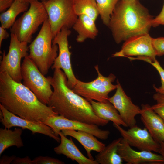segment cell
I'll list each match as a JSON object with an SVG mask.
<instances>
[{
  "mask_svg": "<svg viewBox=\"0 0 164 164\" xmlns=\"http://www.w3.org/2000/svg\"><path fill=\"white\" fill-rule=\"evenodd\" d=\"M53 88L48 106L58 115L68 119L104 126L109 122L98 117L90 102L74 92L67 85V76L61 69H55L48 77Z\"/></svg>",
  "mask_w": 164,
  "mask_h": 164,
  "instance_id": "obj_1",
  "label": "cell"
},
{
  "mask_svg": "<svg viewBox=\"0 0 164 164\" xmlns=\"http://www.w3.org/2000/svg\"><path fill=\"white\" fill-rule=\"evenodd\" d=\"M0 103L14 114L34 122L44 123L50 117L58 115L52 108L42 103L29 89L6 72L0 73Z\"/></svg>",
  "mask_w": 164,
  "mask_h": 164,
  "instance_id": "obj_2",
  "label": "cell"
},
{
  "mask_svg": "<svg viewBox=\"0 0 164 164\" xmlns=\"http://www.w3.org/2000/svg\"><path fill=\"white\" fill-rule=\"evenodd\" d=\"M153 18L138 0H119L108 26L116 43L149 33Z\"/></svg>",
  "mask_w": 164,
  "mask_h": 164,
  "instance_id": "obj_3",
  "label": "cell"
},
{
  "mask_svg": "<svg viewBox=\"0 0 164 164\" xmlns=\"http://www.w3.org/2000/svg\"><path fill=\"white\" fill-rule=\"evenodd\" d=\"M53 37L48 19L46 20L37 36L29 46L28 56L44 76L58 56V46L52 43Z\"/></svg>",
  "mask_w": 164,
  "mask_h": 164,
  "instance_id": "obj_4",
  "label": "cell"
},
{
  "mask_svg": "<svg viewBox=\"0 0 164 164\" xmlns=\"http://www.w3.org/2000/svg\"><path fill=\"white\" fill-rule=\"evenodd\" d=\"M48 17L43 2L38 0L33 1L30 3L29 9L16 20L10 32L20 41L30 43L33 34Z\"/></svg>",
  "mask_w": 164,
  "mask_h": 164,
  "instance_id": "obj_5",
  "label": "cell"
},
{
  "mask_svg": "<svg viewBox=\"0 0 164 164\" xmlns=\"http://www.w3.org/2000/svg\"><path fill=\"white\" fill-rule=\"evenodd\" d=\"M23 84L38 99L47 105L53 91L48 77H45L28 56L24 58L21 66Z\"/></svg>",
  "mask_w": 164,
  "mask_h": 164,
  "instance_id": "obj_6",
  "label": "cell"
},
{
  "mask_svg": "<svg viewBox=\"0 0 164 164\" xmlns=\"http://www.w3.org/2000/svg\"><path fill=\"white\" fill-rule=\"evenodd\" d=\"M48 15L53 39L63 27H72L78 17L73 0H48L42 2Z\"/></svg>",
  "mask_w": 164,
  "mask_h": 164,
  "instance_id": "obj_7",
  "label": "cell"
},
{
  "mask_svg": "<svg viewBox=\"0 0 164 164\" xmlns=\"http://www.w3.org/2000/svg\"><path fill=\"white\" fill-rule=\"evenodd\" d=\"M94 67L98 74L97 78L88 82L78 80L72 90L88 101L92 100L101 102H108V94L117 87V84H112L116 77L112 73L107 77H104L100 73L98 65L95 66Z\"/></svg>",
  "mask_w": 164,
  "mask_h": 164,
  "instance_id": "obj_8",
  "label": "cell"
},
{
  "mask_svg": "<svg viewBox=\"0 0 164 164\" xmlns=\"http://www.w3.org/2000/svg\"><path fill=\"white\" fill-rule=\"evenodd\" d=\"M28 43L21 42L15 35L11 33L9 50L6 54L5 50L2 53L0 62V73L6 72L14 80L21 82V60L29 55Z\"/></svg>",
  "mask_w": 164,
  "mask_h": 164,
  "instance_id": "obj_9",
  "label": "cell"
},
{
  "mask_svg": "<svg viewBox=\"0 0 164 164\" xmlns=\"http://www.w3.org/2000/svg\"><path fill=\"white\" fill-rule=\"evenodd\" d=\"M71 33L69 29L63 27L53 39L52 43L58 45L59 53L51 67L52 69L62 70L66 74L67 86L72 89L78 79L76 77L72 69L70 61L71 53L70 51L68 38Z\"/></svg>",
  "mask_w": 164,
  "mask_h": 164,
  "instance_id": "obj_10",
  "label": "cell"
},
{
  "mask_svg": "<svg viewBox=\"0 0 164 164\" xmlns=\"http://www.w3.org/2000/svg\"><path fill=\"white\" fill-rule=\"evenodd\" d=\"M152 39L149 33L132 37L125 41L121 50L113 54L112 57L137 56L149 58L150 60L147 62H154L156 59V56Z\"/></svg>",
  "mask_w": 164,
  "mask_h": 164,
  "instance_id": "obj_11",
  "label": "cell"
},
{
  "mask_svg": "<svg viewBox=\"0 0 164 164\" xmlns=\"http://www.w3.org/2000/svg\"><path fill=\"white\" fill-rule=\"evenodd\" d=\"M113 125L131 146L140 151L160 153V144L154 139L145 128H142L136 125L125 130L120 125L115 124Z\"/></svg>",
  "mask_w": 164,
  "mask_h": 164,
  "instance_id": "obj_12",
  "label": "cell"
},
{
  "mask_svg": "<svg viewBox=\"0 0 164 164\" xmlns=\"http://www.w3.org/2000/svg\"><path fill=\"white\" fill-rule=\"evenodd\" d=\"M44 124L51 128L58 136L64 129L85 131L102 140L107 139L110 134L109 130H102L97 125L68 119L59 115L50 117Z\"/></svg>",
  "mask_w": 164,
  "mask_h": 164,
  "instance_id": "obj_13",
  "label": "cell"
},
{
  "mask_svg": "<svg viewBox=\"0 0 164 164\" xmlns=\"http://www.w3.org/2000/svg\"><path fill=\"white\" fill-rule=\"evenodd\" d=\"M0 109L3 114L0 122L5 128L19 127L22 129L30 131L33 134L38 133L51 138L58 142L60 138L57 136L49 126L43 123L35 122L21 118L11 112L0 104Z\"/></svg>",
  "mask_w": 164,
  "mask_h": 164,
  "instance_id": "obj_14",
  "label": "cell"
},
{
  "mask_svg": "<svg viewBox=\"0 0 164 164\" xmlns=\"http://www.w3.org/2000/svg\"><path fill=\"white\" fill-rule=\"evenodd\" d=\"M114 94L109 98L108 101L118 111L127 127L136 125V116L140 114L141 109L132 102L131 98L125 93L118 79Z\"/></svg>",
  "mask_w": 164,
  "mask_h": 164,
  "instance_id": "obj_15",
  "label": "cell"
},
{
  "mask_svg": "<svg viewBox=\"0 0 164 164\" xmlns=\"http://www.w3.org/2000/svg\"><path fill=\"white\" fill-rule=\"evenodd\" d=\"M131 147L122 138L118 147V154L127 164H164V159L161 155L152 152L136 151Z\"/></svg>",
  "mask_w": 164,
  "mask_h": 164,
  "instance_id": "obj_16",
  "label": "cell"
},
{
  "mask_svg": "<svg viewBox=\"0 0 164 164\" xmlns=\"http://www.w3.org/2000/svg\"><path fill=\"white\" fill-rule=\"evenodd\" d=\"M141 120L154 139L158 143L164 141V120L148 104H142Z\"/></svg>",
  "mask_w": 164,
  "mask_h": 164,
  "instance_id": "obj_17",
  "label": "cell"
},
{
  "mask_svg": "<svg viewBox=\"0 0 164 164\" xmlns=\"http://www.w3.org/2000/svg\"><path fill=\"white\" fill-rule=\"evenodd\" d=\"M60 143L54 148V152L57 154H62L79 164H98L94 160L85 157L80 151L72 138L68 139L60 132L59 133Z\"/></svg>",
  "mask_w": 164,
  "mask_h": 164,
  "instance_id": "obj_18",
  "label": "cell"
},
{
  "mask_svg": "<svg viewBox=\"0 0 164 164\" xmlns=\"http://www.w3.org/2000/svg\"><path fill=\"white\" fill-rule=\"evenodd\" d=\"M65 136H70L76 139L85 149L88 158L94 160L91 153V151L98 153L101 152L105 145L99 141L95 136L87 132L83 131L64 129L61 131Z\"/></svg>",
  "mask_w": 164,
  "mask_h": 164,
  "instance_id": "obj_19",
  "label": "cell"
},
{
  "mask_svg": "<svg viewBox=\"0 0 164 164\" xmlns=\"http://www.w3.org/2000/svg\"><path fill=\"white\" fill-rule=\"evenodd\" d=\"M95 22L86 15H82L78 16L72 27L78 33L76 39L77 42L82 43L87 39L95 38L98 31Z\"/></svg>",
  "mask_w": 164,
  "mask_h": 164,
  "instance_id": "obj_20",
  "label": "cell"
},
{
  "mask_svg": "<svg viewBox=\"0 0 164 164\" xmlns=\"http://www.w3.org/2000/svg\"><path fill=\"white\" fill-rule=\"evenodd\" d=\"M95 114L103 119L111 121L113 124L127 127L118 112L109 101L101 102L94 100L89 101Z\"/></svg>",
  "mask_w": 164,
  "mask_h": 164,
  "instance_id": "obj_21",
  "label": "cell"
},
{
  "mask_svg": "<svg viewBox=\"0 0 164 164\" xmlns=\"http://www.w3.org/2000/svg\"><path fill=\"white\" fill-rule=\"evenodd\" d=\"M122 137L114 140L95 156L98 164H122L123 160L118 152V145Z\"/></svg>",
  "mask_w": 164,
  "mask_h": 164,
  "instance_id": "obj_22",
  "label": "cell"
},
{
  "mask_svg": "<svg viewBox=\"0 0 164 164\" xmlns=\"http://www.w3.org/2000/svg\"><path fill=\"white\" fill-rule=\"evenodd\" d=\"M29 5L28 2L15 0L7 10L1 13V26L5 29L11 28L16 21L17 15L27 11L29 8Z\"/></svg>",
  "mask_w": 164,
  "mask_h": 164,
  "instance_id": "obj_23",
  "label": "cell"
},
{
  "mask_svg": "<svg viewBox=\"0 0 164 164\" xmlns=\"http://www.w3.org/2000/svg\"><path fill=\"white\" fill-rule=\"evenodd\" d=\"M22 133V128H15L13 130L6 128H0V156L10 147L20 148L24 146L21 138Z\"/></svg>",
  "mask_w": 164,
  "mask_h": 164,
  "instance_id": "obj_24",
  "label": "cell"
},
{
  "mask_svg": "<svg viewBox=\"0 0 164 164\" xmlns=\"http://www.w3.org/2000/svg\"><path fill=\"white\" fill-rule=\"evenodd\" d=\"M73 7L78 16L84 15L95 21L99 15L95 0H73Z\"/></svg>",
  "mask_w": 164,
  "mask_h": 164,
  "instance_id": "obj_25",
  "label": "cell"
},
{
  "mask_svg": "<svg viewBox=\"0 0 164 164\" xmlns=\"http://www.w3.org/2000/svg\"><path fill=\"white\" fill-rule=\"evenodd\" d=\"M100 18L108 26L115 6L119 0H95Z\"/></svg>",
  "mask_w": 164,
  "mask_h": 164,
  "instance_id": "obj_26",
  "label": "cell"
},
{
  "mask_svg": "<svg viewBox=\"0 0 164 164\" xmlns=\"http://www.w3.org/2000/svg\"><path fill=\"white\" fill-rule=\"evenodd\" d=\"M153 97L156 103L151 107L164 120V94L157 92L153 95Z\"/></svg>",
  "mask_w": 164,
  "mask_h": 164,
  "instance_id": "obj_27",
  "label": "cell"
},
{
  "mask_svg": "<svg viewBox=\"0 0 164 164\" xmlns=\"http://www.w3.org/2000/svg\"><path fill=\"white\" fill-rule=\"evenodd\" d=\"M147 62L151 64L156 69L161 77V86L158 88L154 85V88L156 92L164 94V69L156 59L154 62L149 61Z\"/></svg>",
  "mask_w": 164,
  "mask_h": 164,
  "instance_id": "obj_28",
  "label": "cell"
},
{
  "mask_svg": "<svg viewBox=\"0 0 164 164\" xmlns=\"http://www.w3.org/2000/svg\"><path fill=\"white\" fill-rule=\"evenodd\" d=\"M33 164H64L65 163L59 159L49 156H39L33 160Z\"/></svg>",
  "mask_w": 164,
  "mask_h": 164,
  "instance_id": "obj_29",
  "label": "cell"
},
{
  "mask_svg": "<svg viewBox=\"0 0 164 164\" xmlns=\"http://www.w3.org/2000/svg\"><path fill=\"white\" fill-rule=\"evenodd\" d=\"M152 43L156 56H161L164 55V37L153 38Z\"/></svg>",
  "mask_w": 164,
  "mask_h": 164,
  "instance_id": "obj_30",
  "label": "cell"
},
{
  "mask_svg": "<svg viewBox=\"0 0 164 164\" xmlns=\"http://www.w3.org/2000/svg\"><path fill=\"white\" fill-rule=\"evenodd\" d=\"M162 9L159 14L152 21V26L155 27L159 25H164V0Z\"/></svg>",
  "mask_w": 164,
  "mask_h": 164,
  "instance_id": "obj_31",
  "label": "cell"
},
{
  "mask_svg": "<svg viewBox=\"0 0 164 164\" xmlns=\"http://www.w3.org/2000/svg\"><path fill=\"white\" fill-rule=\"evenodd\" d=\"M13 164H33L32 160L28 156L23 158L16 157L12 162Z\"/></svg>",
  "mask_w": 164,
  "mask_h": 164,
  "instance_id": "obj_32",
  "label": "cell"
},
{
  "mask_svg": "<svg viewBox=\"0 0 164 164\" xmlns=\"http://www.w3.org/2000/svg\"><path fill=\"white\" fill-rule=\"evenodd\" d=\"M15 0H0V12L2 13L6 11L12 5Z\"/></svg>",
  "mask_w": 164,
  "mask_h": 164,
  "instance_id": "obj_33",
  "label": "cell"
},
{
  "mask_svg": "<svg viewBox=\"0 0 164 164\" xmlns=\"http://www.w3.org/2000/svg\"><path fill=\"white\" fill-rule=\"evenodd\" d=\"M16 156L14 155L9 156L3 155L0 159V164H9L12 163Z\"/></svg>",
  "mask_w": 164,
  "mask_h": 164,
  "instance_id": "obj_34",
  "label": "cell"
},
{
  "mask_svg": "<svg viewBox=\"0 0 164 164\" xmlns=\"http://www.w3.org/2000/svg\"><path fill=\"white\" fill-rule=\"evenodd\" d=\"M9 36V34L1 26L0 27V47L1 48L2 41L3 39L7 38Z\"/></svg>",
  "mask_w": 164,
  "mask_h": 164,
  "instance_id": "obj_35",
  "label": "cell"
},
{
  "mask_svg": "<svg viewBox=\"0 0 164 164\" xmlns=\"http://www.w3.org/2000/svg\"><path fill=\"white\" fill-rule=\"evenodd\" d=\"M160 154L164 159V141L160 143Z\"/></svg>",
  "mask_w": 164,
  "mask_h": 164,
  "instance_id": "obj_36",
  "label": "cell"
},
{
  "mask_svg": "<svg viewBox=\"0 0 164 164\" xmlns=\"http://www.w3.org/2000/svg\"><path fill=\"white\" fill-rule=\"evenodd\" d=\"M19 0L22 1L28 2H29L30 3V2H32L33 1L36 0Z\"/></svg>",
  "mask_w": 164,
  "mask_h": 164,
  "instance_id": "obj_37",
  "label": "cell"
},
{
  "mask_svg": "<svg viewBox=\"0 0 164 164\" xmlns=\"http://www.w3.org/2000/svg\"><path fill=\"white\" fill-rule=\"evenodd\" d=\"M40 0V1H41L42 2H45V1H48V0Z\"/></svg>",
  "mask_w": 164,
  "mask_h": 164,
  "instance_id": "obj_38",
  "label": "cell"
}]
</instances>
